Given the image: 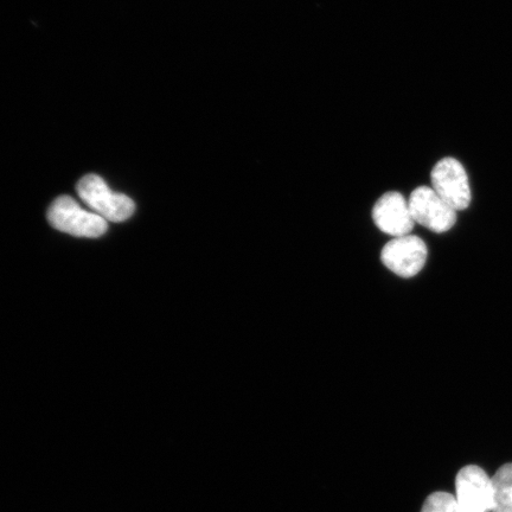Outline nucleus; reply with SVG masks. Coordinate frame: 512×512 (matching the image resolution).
Listing matches in <instances>:
<instances>
[{
  "instance_id": "obj_1",
  "label": "nucleus",
  "mask_w": 512,
  "mask_h": 512,
  "mask_svg": "<svg viewBox=\"0 0 512 512\" xmlns=\"http://www.w3.org/2000/svg\"><path fill=\"white\" fill-rule=\"evenodd\" d=\"M48 221L55 229L78 238H100L108 229L101 216L80 207L70 196H61L51 203Z\"/></svg>"
},
{
  "instance_id": "obj_2",
  "label": "nucleus",
  "mask_w": 512,
  "mask_h": 512,
  "mask_svg": "<svg viewBox=\"0 0 512 512\" xmlns=\"http://www.w3.org/2000/svg\"><path fill=\"white\" fill-rule=\"evenodd\" d=\"M78 194L83 202L106 221L124 222L134 214L136 204L130 197L114 192L98 175L80 179Z\"/></svg>"
},
{
  "instance_id": "obj_3",
  "label": "nucleus",
  "mask_w": 512,
  "mask_h": 512,
  "mask_svg": "<svg viewBox=\"0 0 512 512\" xmlns=\"http://www.w3.org/2000/svg\"><path fill=\"white\" fill-rule=\"evenodd\" d=\"M432 189L456 211L470 207L472 201L469 176L458 159L445 157L433 166Z\"/></svg>"
},
{
  "instance_id": "obj_4",
  "label": "nucleus",
  "mask_w": 512,
  "mask_h": 512,
  "mask_svg": "<svg viewBox=\"0 0 512 512\" xmlns=\"http://www.w3.org/2000/svg\"><path fill=\"white\" fill-rule=\"evenodd\" d=\"M428 248L419 236L406 235L394 238L384 245L381 261L390 272L401 278H413L426 265Z\"/></svg>"
},
{
  "instance_id": "obj_5",
  "label": "nucleus",
  "mask_w": 512,
  "mask_h": 512,
  "mask_svg": "<svg viewBox=\"0 0 512 512\" xmlns=\"http://www.w3.org/2000/svg\"><path fill=\"white\" fill-rule=\"evenodd\" d=\"M408 203L414 222L433 233L444 234L457 223V211L432 187L416 188L409 196Z\"/></svg>"
},
{
  "instance_id": "obj_6",
  "label": "nucleus",
  "mask_w": 512,
  "mask_h": 512,
  "mask_svg": "<svg viewBox=\"0 0 512 512\" xmlns=\"http://www.w3.org/2000/svg\"><path fill=\"white\" fill-rule=\"evenodd\" d=\"M457 502L462 512H490L494 503V484L479 466L469 465L456 478Z\"/></svg>"
},
{
  "instance_id": "obj_7",
  "label": "nucleus",
  "mask_w": 512,
  "mask_h": 512,
  "mask_svg": "<svg viewBox=\"0 0 512 512\" xmlns=\"http://www.w3.org/2000/svg\"><path fill=\"white\" fill-rule=\"evenodd\" d=\"M371 215H373L375 226L393 239L411 235L413 232L415 222L411 208L405 196L398 191H388L383 194L376 201Z\"/></svg>"
},
{
  "instance_id": "obj_8",
  "label": "nucleus",
  "mask_w": 512,
  "mask_h": 512,
  "mask_svg": "<svg viewBox=\"0 0 512 512\" xmlns=\"http://www.w3.org/2000/svg\"><path fill=\"white\" fill-rule=\"evenodd\" d=\"M494 512H512V464L499 467L494 478Z\"/></svg>"
},
{
  "instance_id": "obj_9",
  "label": "nucleus",
  "mask_w": 512,
  "mask_h": 512,
  "mask_svg": "<svg viewBox=\"0 0 512 512\" xmlns=\"http://www.w3.org/2000/svg\"><path fill=\"white\" fill-rule=\"evenodd\" d=\"M421 512H462L457 498L448 492H434L426 499Z\"/></svg>"
}]
</instances>
